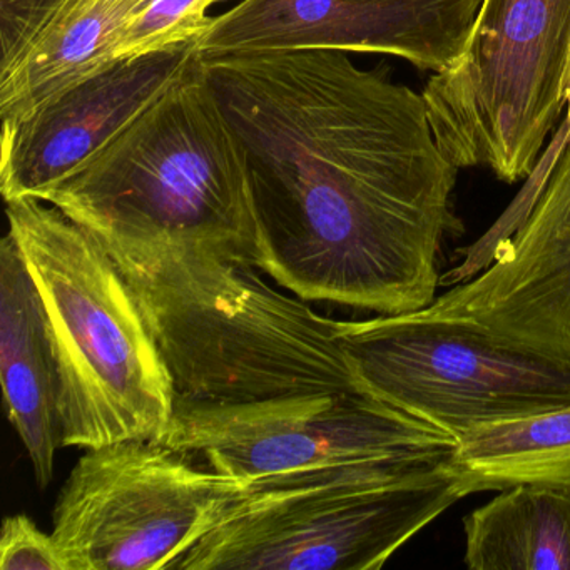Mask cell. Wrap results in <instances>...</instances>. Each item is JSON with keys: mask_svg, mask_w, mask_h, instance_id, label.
Segmentation results:
<instances>
[{"mask_svg": "<svg viewBox=\"0 0 570 570\" xmlns=\"http://www.w3.org/2000/svg\"><path fill=\"white\" fill-rule=\"evenodd\" d=\"M202 61L245 151L258 268L306 302L432 305L459 168L423 96L338 51Z\"/></svg>", "mask_w": 570, "mask_h": 570, "instance_id": "6da1fadb", "label": "cell"}, {"mask_svg": "<svg viewBox=\"0 0 570 570\" xmlns=\"http://www.w3.org/2000/svg\"><path fill=\"white\" fill-rule=\"evenodd\" d=\"M106 249L131 283L181 399L366 393L338 320L273 288L253 263L203 246Z\"/></svg>", "mask_w": 570, "mask_h": 570, "instance_id": "7a4b0ae2", "label": "cell"}, {"mask_svg": "<svg viewBox=\"0 0 570 570\" xmlns=\"http://www.w3.org/2000/svg\"><path fill=\"white\" fill-rule=\"evenodd\" d=\"M41 202L61 209L105 248L203 246L258 266L245 151L202 56Z\"/></svg>", "mask_w": 570, "mask_h": 570, "instance_id": "3957f363", "label": "cell"}, {"mask_svg": "<svg viewBox=\"0 0 570 570\" xmlns=\"http://www.w3.org/2000/svg\"><path fill=\"white\" fill-rule=\"evenodd\" d=\"M6 213L41 296L58 366L62 446L165 440L178 392L111 253L41 199H9Z\"/></svg>", "mask_w": 570, "mask_h": 570, "instance_id": "277c9868", "label": "cell"}, {"mask_svg": "<svg viewBox=\"0 0 570 570\" xmlns=\"http://www.w3.org/2000/svg\"><path fill=\"white\" fill-rule=\"evenodd\" d=\"M463 497L452 453L259 476L168 570L382 569Z\"/></svg>", "mask_w": 570, "mask_h": 570, "instance_id": "5b68a950", "label": "cell"}, {"mask_svg": "<svg viewBox=\"0 0 570 570\" xmlns=\"http://www.w3.org/2000/svg\"><path fill=\"white\" fill-rule=\"evenodd\" d=\"M422 96L456 168L532 175L570 101V0H483L459 61Z\"/></svg>", "mask_w": 570, "mask_h": 570, "instance_id": "8992f818", "label": "cell"}, {"mask_svg": "<svg viewBox=\"0 0 570 570\" xmlns=\"http://www.w3.org/2000/svg\"><path fill=\"white\" fill-rule=\"evenodd\" d=\"M363 390L459 439L570 405V362L415 313L336 326Z\"/></svg>", "mask_w": 570, "mask_h": 570, "instance_id": "52a82bcc", "label": "cell"}, {"mask_svg": "<svg viewBox=\"0 0 570 570\" xmlns=\"http://www.w3.org/2000/svg\"><path fill=\"white\" fill-rule=\"evenodd\" d=\"M243 485L163 440L86 449L59 493L52 535L66 570H168Z\"/></svg>", "mask_w": 570, "mask_h": 570, "instance_id": "ba28073f", "label": "cell"}, {"mask_svg": "<svg viewBox=\"0 0 570 570\" xmlns=\"http://www.w3.org/2000/svg\"><path fill=\"white\" fill-rule=\"evenodd\" d=\"M163 442L243 483L362 460L446 455L456 446L449 433L363 392L248 403L178 396Z\"/></svg>", "mask_w": 570, "mask_h": 570, "instance_id": "9c48e42d", "label": "cell"}, {"mask_svg": "<svg viewBox=\"0 0 570 570\" xmlns=\"http://www.w3.org/2000/svg\"><path fill=\"white\" fill-rule=\"evenodd\" d=\"M483 0H243L209 19L203 59L289 51L368 52L422 71L452 68Z\"/></svg>", "mask_w": 570, "mask_h": 570, "instance_id": "30bf717a", "label": "cell"}, {"mask_svg": "<svg viewBox=\"0 0 570 570\" xmlns=\"http://www.w3.org/2000/svg\"><path fill=\"white\" fill-rule=\"evenodd\" d=\"M412 313L570 362V135L487 268Z\"/></svg>", "mask_w": 570, "mask_h": 570, "instance_id": "8fae6325", "label": "cell"}, {"mask_svg": "<svg viewBox=\"0 0 570 570\" xmlns=\"http://www.w3.org/2000/svg\"><path fill=\"white\" fill-rule=\"evenodd\" d=\"M196 41L116 59L11 125H2L6 202L42 199L118 138L198 59Z\"/></svg>", "mask_w": 570, "mask_h": 570, "instance_id": "7c38bea8", "label": "cell"}, {"mask_svg": "<svg viewBox=\"0 0 570 570\" xmlns=\"http://www.w3.org/2000/svg\"><path fill=\"white\" fill-rule=\"evenodd\" d=\"M0 376L9 420L46 489L62 446L58 366L41 296L9 232L0 243Z\"/></svg>", "mask_w": 570, "mask_h": 570, "instance_id": "4fadbf2b", "label": "cell"}, {"mask_svg": "<svg viewBox=\"0 0 570 570\" xmlns=\"http://www.w3.org/2000/svg\"><path fill=\"white\" fill-rule=\"evenodd\" d=\"M472 570H570V490L515 485L463 520Z\"/></svg>", "mask_w": 570, "mask_h": 570, "instance_id": "5bb4252c", "label": "cell"}, {"mask_svg": "<svg viewBox=\"0 0 570 570\" xmlns=\"http://www.w3.org/2000/svg\"><path fill=\"white\" fill-rule=\"evenodd\" d=\"M452 465L466 495L515 485L570 490V405L463 433Z\"/></svg>", "mask_w": 570, "mask_h": 570, "instance_id": "9a60e30c", "label": "cell"}, {"mask_svg": "<svg viewBox=\"0 0 570 570\" xmlns=\"http://www.w3.org/2000/svg\"><path fill=\"white\" fill-rule=\"evenodd\" d=\"M222 0H149L119 35L116 58L145 55L198 38L208 11Z\"/></svg>", "mask_w": 570, "mask_h": 570, "instance_id": "2e32d148", "label": "cell"}, {"mask_svg": "<svg viewBox=\"0 0 570 570\" xmlns=\"http://www.w3.org/2000/svg\"><path fill=\"white\" fill-rule=\"evenodd\" d=\"M85 0H0V79Z\"/></svg>", "mask_w": 570, "mask_h": 570, "instance_id": "e0dca14e", "label": "cell"}, {"mask_svg": "<svg viewBox=\"0 0 570 570\" xmlns=\"http://www.w3.org/2000/svg\"><path fill=\"white\" fill-rule=\"evenodd\" d=\"M2 570H66L55 535L24 513L6 517L0 539Z\"/></svg>", "mask_w": 570, "mask_h": 570, "instance_id": "ac0fdd59", "label": "cell"}, {"mask_svg": "<svg viewBox=\"0 0 570 570\" xmlns=\"http://www.w3.org/2000/svg\"><path fill=\"white\" fill-rule=\"evenodd\" d=\"M121 2H125V4H128L129 8H132V11H135V16L138 14L141 9H145L146 6H148L149 0H121ZM132 16V18H135Z\"/></svg>", "mask_w": 570, "mask_h": 570, "instance_id": "d6986e66", "label": "cell"}]
</instances>
